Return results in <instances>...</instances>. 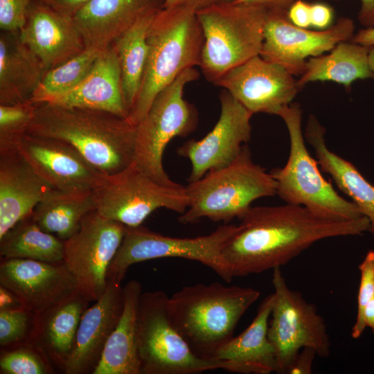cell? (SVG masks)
Masks as SVG:
<instances>
[{"label":"cell","instance_id":"9","mask_svg":"<svg viewBox=\"0 0 374 374\" xmlns=\"http://www.w3.org/2000/svg\"><path fill=\"white\" fill-rule=\"evenodd\" d=\"M198 76L194 68L184 71L157 95L144 118L136 125L131 164L165 186L179 185L170 179L163 166L167 145L176 136H188L197 125V111L184 98V90Z\"/></svg>","mask_w":374,"mask_h":374},{"label":"cell","instance_id":"41","mask_svg":"<svg viewBox=\"0 0 374 374\" xmlns=\"http://www.w3.org/2000/svg\"><path fill=\"white\" fill-rule=\"evenodd\" d=\"M316 351L309 347L302 348L296 357L287 374H310Z\"/></svg>","mask_w":374,"mask_h":374},{"label":"cell","instance_id":"36","mask_svg":"<svg viewBox=\"0 0 374 374\" xmlns=\"http://www.w3.org/2000/svg\"><path fill=\"white\" fill-rule=\"evenodd\" d=\"M35 325L36 314L21 305L1 308V350L33 343Z\"/></svg>","mask_w":374,"mask_h":374},{"label":"cell","instance_id":"42","mask_svg":"<svg viewBox=\"0 0 374 374\" xmlns=\"http://www.w3.org/2000/svg\"><path fill=\"white\" fill-rule=\"evenodd\" d=\"M236 0H165V8H187L197 12L208 7L234 2Z\"/></svg>","mask_w":374,"mask_h":374},{"label":"cell","instance_id":"34","mask_svg":"<svg viewBox=\"0 0 374 374\" xmlns=\"http://www.w3.org/2000/svg\"><path fill=\"white\" fill-rule=\"evenodd\" d=\"M35 103L0 105V152L18 151L34 116Z\"/></svg>","mask_w":374,"mask_h":374},{"label":"cell","instance_id":"47","mask_svg":"<svg viewBox=\"0 0 374 374\" xmlns=\"http://www.w3.org/2000/svg\"><path fill=\"white\" fill-rule=\"evenodd\" d=\"M363 322L366 328H369L374 334V295L365 306Z\"/></svg>","mask_w":374,"mask_h":374},{"label":"cell","instance_id":"21","mask_svg":"<svg viewBox=\"0 0 374 374\" xmlns=\"http://www.w3.org/2000/svg\"><path fill=\"white\" fill-rule=\"evenodd\" d=\"M165 0H91L73 17L86 48L105 49L141 18L164 8Z\"/></svg>","mask_w":374,"mask_h":374},{"label":"cell","instance_id":"26","mask_svg":"<svg viewBox=\"0 0 374 374\" xmlns=\"http://www.w3.org/2000/svg\"><path fill=\"white\" fill-rule=\"evenodd\" d=\"M46 72L39 58L21 41L19 31L0 33V105L30 100Z\"/></svg>","mask_w":374,"mask_h":374},{"label":"cell","instance_id":"24","mask_svg":"<svg viewBox=\"0 0 374 374\" xmlns=\"http://www.w3.org/2000/svg\"><path fill=\"white\" fill-rule=\"evenodd\" d=\"M274 298V293L267 296L250 325L215 353L213 359L226 362V371L242 374L276 373V353L267 335Z\"/></svg>","mask_w":374,"mask_h":374},{"label":"cell","instance_id":"11","mask_svg":"<svg viewBox=\"0 0 374 374\" xmlns=\"http://www.w3.org/2000/svg\"><path fill=\"white\" fill-rule=\"evenodd\" d=\"M92 195L100 215L127 227L141 226L157 209L165 208L181 215L188 206L186 186L161 184L132 164L104 175Z\"/></svg>","mask_w":374,"mask_h":374},{"label":"cell","instance_id":"27","mask_svg":"<svg viewBox=\"0 0 374 374\" xmlns=\"http://www.w3.org/2000/svg\"><path fill=\"white\" fill-rule=\"evenodd\" d=\"M326 129L314 115L309 116L304 136L314 152L320 170L328 174L370 223L374 234V186L350 161L330 151L326 144Z\"/></svg>","mask_w":374,"mask_h":374},{"label":"cell","instance_id":"18","mask_svg":"<svg viewBox=\"0 0 374 374\" xmlns=\"http://www.w3.org/2000/svg\"><path fill=\"white\" fill-rule=\"evenodd\" d=\"M18 152L37 175L57 190L91 192L104 175L75 148L59 139L27 134Z\"/></svg>","mask_w":374,"mask_h":374},{"label":"cell","instance_id":"19","mask_svg":"<svg viewBox=\"0 0 374 374\" xmlns=\"http://www.w3.org/2000/svg\"><path fill=\"white\" fill-rule=\"evenodd\" d=\"M19 36L42 62L46 71L86 49L73 17L37 0H32L28 7Z\"/></svg>","mask_w":374,"mask_h":374},{"label":"cell","instance_id":"29","mask_svg":"<svg viewBox=\"0 0 374 374\" xmlns=\"http://www.w3.org/2000/svg\"><path fill=\"white\" fill-rule=\"evenodd\" d=\"M371 48L346 41L337 44L330 53L310 57L297 80L299 88L310 82L332 81L348 89L358 79L373 78L368 63Z\"/></svg>","mask_w":374,"mask_h":374},{"label":"cell","instance_id":"6","mask_svg":"<svg viewBox=\"0 0 374 374\" xmlns=\"http://www.w3.org/2000/svg\"><path fill=\"white\" fill-rule=\"evenodd\" d=\"M285 122L290 150L286 164L270 171L276 181V195L286 204L304 206L328 220L347 221L363 217L357 206L339 195L321 174L309 153L301 127L302 109L298 103L283 108L278 115Z\"/></svg>","mask_w":374,"mask_h":374},{"label":"cell","instance_id":"3","mask_svg":"<svg viewBox=\"0 0 374 374\" xmlns=\"http://www.w3.org/2000/svg\"><path fill=\"white\" fill-rule=\"evenodd\" d=\"M260 294L252 287L218 282L186 286L168 298L169 317L196 355L213 359Z\"/></svg>","mask_w":374,"mask_h":374},{"label":"cell","instance_id":"4","mask_svg":"<svg viewBox=\"0 0 374 374\" xmlns=\"http://www.w3.org/2000/svg\"><path fill=\"white\" fill-rule=\"evenodd\" d=\"M148 55L128 120L136 125L157 95L186 69L199 66L204 35L196 12L163 8L154 17L148 33Z\"/></svg>","mask_w":374,"mask_h":374},{"label":"cell","instance_id":"25","mask_svg":"<svg viewBox=\"0 0 374 374\" xmlns=\"http://www.w3.org/2000/svg\"><path fill=\"white\" fill-rule=\"evenodd\" d=\"M89 302L78 289L36 314L33 342L62 371L73 350L81 318Z\"/></svg>","mask_w":374,"mask_h":374},{"label":"cell","instance_id":"40","mask_svg":"<svg viewBox=\"0 0 374 374\" xmlns=\"http://www.w3.org/2000/svg\"><path fill=\"white\" fill-rule=\"evenodd\" d=\"M289 20L295 26L307 28L311 26L310 4L303 0H296L287 11Z\"/></svg>","mask_w":374,"mask_h":374},{"label":"cell","instance_id":"30","mask_svg":"<svg viewBox=\"0 0 374 374\" xmlns=\"http://www.w3.org/2000/svg\"><path fill=\"white\" fill-rule=\"evenodd\" d=\"M94 209L92 191L54 190L36 206L31 217L42 229L64 241L77 232L85 215Z\"/></svg>","mask_w":374,"mask_h":374},{"label":"cell","instance_id":"2","mask_svg":"<svg viewBox=\"0 0 374 374\" xmlns=\"http://www.w3.org/2000/svg\"><path fill=\"white\" fill-rule=\"evenodd\" d=\"M28 134L66 142L103 175L132 163L136 125L109 112L35 103Z\"/></svg>","mask_w":374,"mask_h":374},{"label":"cell","instance_id":"12","mask_svg":"<svg viewBox=\"0 0 374 374\" xmlns=\"http://www.w3.org/2000/svg\"><path fill=\"white\" fill-rule=\"evenodd\" d=\"M272 270L274 298L267 335L276 353V373L287 374L302 348H311L326 357L330 355L331 342L316 306L288 287L280 267Z\"/></svg>","mask_w":374,"mask_h":374},{"label":"cell","instance_id":"33","mask_svg":"<svg viewBox=\"0 0 374 374\" xmlns=\"http://www.w3.org/2000/svg\"><path fill=\"white\" fill-rule=\"evenodd\" d=\"M104 49L86 48L63 64L48 70L30 101L39 103L78 84L91 71Z\"/></svg>","mask_w":374,"mask_h":374},{"label":"cell","instance_id":"22","mask_svg":"<svg viewBox=\"0 0 374 374\" xmlns=\"http://www.w3.org/2000/svg\"><path fill=\"white\" fill-rule=\"evenodd\" d=\"M54 190L18 151L0 152V238Z\"/></svg>","mask_w":374,"mask_h":374},{"label":"cell","instance_id":"17","mask_svg":"<svg viewBox=\"0 0 374 374\" xmlns=\"http://www.w3.org/2000/svg\"><path fill=\"white\" fill-rule=\"evenodd\" d=\"M0 286L36 314L78 290L77 280L64 261L26 258H1Z\"/></svg>","mask_w":374,"mask_h":374},{"label":"cell","instance_id":"8","mask_svg":"<svg viewBox=\"0 0 374 374\" xmlns=\"http://www.w3.org/2000/svg\"><path fill=\"white\" fill-rule=\"evenodd\" d=\"M168 296L162 291L142 292L136 320L141 374H197L226 370V362L196 355L172 324Z\"/></svg>","mask_w":374,"mask_h":374},{"label":"cell","instance_id":"5","mask_svg":"<svg viewBox=\"0 0 374 374\" xmlns=\"http://www.w3.org/2000/svg\"><path fill=\"white\" fill-rule=\"evenodd\" d=\"M276 186L271 173L253 161L244 145L232 163L189 182L186 186L188 206L178 220L186 224L203 217L224 223L240 220L253 201L276 195Z\"/></svg>","mask_w":374,"mask_h":374},{"label":"cell","instance_id":"46","mask_svg":"<svg viewBox=\"0 0 374 374\" xmlns=\"http://www.w3.org/2000/svg\"><path fill=\"white\" fill-rule=\"evenodd\" d=\"M350 41L366 46H374V28H366L359 30Z\"/></svg>","mask_w":374,"mask_h":374},{"label":"cell","instance_id":"45","mask_svg":"<svg viewBox=\"0 0 374 374\" xmlns=\"http://www.w3.org/2000/svg\"><path fill=\"white\" fill-rule=\"evenodd\" d=\"M360 1L362 4L358 20L367 28H374V0Z\"/></svg>","mask_w":374,"mask_h":374},{"label":"cell","instance_id":"15","mask_svg":"<svg viewBox=\"0 0 374 374\" xmlns=\"http://www.w3.org/2000/svg\"><path fill=\"white\" fill-rule=\"evenodd\" d=\"M220 100V117L212 130L200 140L186 141L177 150L179 155L191 163L189 182L232 163L242 151V144L251 139L253 114L225 89Z\"/></svg>","mask_w":374,"mask_h":374},{"label":"cell","instance_id":"10","mask_svg":"<svg viewBox=\"0 0 374 374\" xmlns=\"http://www.w3.org/2000/svg\"><path fill=\"white\" fill-rule=\"evenodd\" d=\"M237 225L224 224L211 233L195 238L163 235L141 226L127 227L122 243L109 268L108 280L121 283L135 263L160 258H181L198 261L227 283L233 278L222 249Z\"/></svg>","mask_w":374,"mask_h":374},{"label":"cell","instance_id":"37","mask_svg":"<svg viewBox=\"0 0 374 374\" xmlns=\"http://www.w3.org/2000/svg\"><path fill=\"white\" fill-rule=\"evenodd\" d=\"M360 282L357 294V310L355 322L352 328L351 337L359 339L366 327L363 322L365 306L374 295V251L369 250L358 266Z\"/></svg>","mask_w":374,"mask_h":374},{"label":"cell","instance_id":"38","mask_svg":"<svg viewBox=\"0 0 374 374\" xmlns=\"http://www.w3.org/2000/svg\"><path fill=\"white\" fill-rule=\"evenodd\" d=\"M32 0H0V29L19 31L24 26Z\"/></svg>","mask_w":374,"mask_h":374},{"label":"cell","instance_id":"28","mask_svg":"<svg viewBox=\"0 0 374 374\" xmlns=\"http://www.w3.org/2000/svg\"><path fill=\"white\" fill-rule=\"evenodd\" d=\"M141 284L128 281L123 287L121 318L109 336L92 374H141L137 348L136 320Z\"/></svg>","mask_w":374,"mask_h":374},{"label":"cell","instance_id":"7","mask_svg":"<svg viewBox=\"0 0 374 374\" xmlns=\"http://www.w3.org/2000/svg\"><path fill=\"white\" fill-rule=\"evenodd\" d=\"M267 10L228 3L196 12L203 35L200 68L213 84L223 74L259 55Z\"/></svg>","mask_w":374,"mask_h":374},{"label":"cell","instance_id":"1","mask_svg":"<svg viewBox=\"0 0 374 374\" xmlns=\"http://www.w3.org/2000/svg\"><path fill=\"white\" fill-rule=\"evenodd\" d=\"M240 220L222 249L233 278L281 267L319 240L361 235L370 229L365 216L332 220L290 204L251 206Z\"/></svg>","mask_w":374,"mask_h":374},{"label":"cell","instance_id":"20","mask_svg":"<svg viewBox=\"0 0 374 374\" xmlns=\"http://www.w3.org/2000/svg\"><path fill=\"white\" fill-rule=\"evenodd\" d=\"M124 305L121 283L108 280L104 294L84 311L77 331L73 350L63 372L92 374L106 343L116 328Z\"/></svg>","mask_w":374,"mask_h":374},{"label":"cell","instance_id":"13","mask_svg":"<svg viewBox=\"0 0 374 374\" xmlns=\"http://www.w3.org/2000/svg\"><path fill=\"white\" fill-rule=\"evenodd\" d=\"M125 231L126 226L94 209L85 215L77 232L64 241V262L90 302L97 301L107 289L108 270Z\"/></svg>","mask_w":374,"mask_h":374},{"label":"cell","instance_id":"35","mask_svg":"<svg viewBox=\"0 0 374 374\" xmlns=\"http://www.w3.org/2000/svg\"><path fill=\"white\" fill-rule=\"evenodd\" d=\"M54 366L34 343L1 350V374H49Z\"/></svg>","mask_w":374,"mask_h":374},{"label":"cell","instance_id":"39","mask_svg":"<svg viewBox=\"0 0 374 374\" xmlns=\"http://www.w3.org/2000/svg\"><path fill=\"white\" fill-rule=\"evenodd\" d=\"M333 10L326 3L316 2L310 4L311 26L325 30L330 27L333 19Z\"/></svg>","mask_w":374,"mask_h":374},{"label":"cell","instance_id":"32","mask_svg":"<svg viewBox=\"0 0 374 374\" xmlns=\"http://www.w3.org/2000/svg\"><path fill=\"white\" fill-rule=\"evenodd\" d=\"M31 215L0 238L1 258L64 261V241L42 229Z\"/></svg>","mask_w":374,"mask_h":374},{"label":"cell","instance_id":"43","mask_svg":"<svg viewBox=\"0 0 374 374\" xmlns=\"http://www.w3.org/2000/svg\"><path fill=\"white\" fill-rule=\"evenodd\" d=\"M41 1L60 13L73 17V15L91 0H37Z\"/></svg>","mask_w":374,"mask_h":374},{"label":"cell","instance_id":"44","mask_svg":"<svg viewBox=\"0 0 374 374\" xmlns=\"http://www.w3.org/2000/svg\"><path fill=\"white\" fill-rule=\"evenodd\" d=\"M296 0H236L234 3L260 6L268 10L287 11L290 6Z\"/></svg>","mask_w":374,"mask_h":374},{"label":"cell","instance_id":"48","mask_svg":"<svg viewBox=\"0 0 374 374\" xmlns=\"http://www.w3.org/2000/svg\"><path fill=\"white\" fill-rule=\"evenodd\" d=\"M368 63L374 78V46L371 47L368 53Z\"/></svg>","mask_w":374,"mask_h":374},{"label":"cell","instance_id":"16","mask_svg":"<svg viewBox=\"0 0 374 374\" xmlns=\"http://www.w3.org/2000/svg\"><path fill=\"white\" fill-rule=\"evenodd\" d=\"M213 84L223 87L253 114L278 116L299 89L293 75L260 55L229 70Z\"/></svg>","mask_w":374,"mask_h":374},{"label":"cell","instance_id":"31","mask_svg":"<svg viewBox=\"0 0 374 374\" xmlns=\"http://www.w3.org/2000/svg\"><path fill=\"white\" fill-rule=\"evenodd\" d=\"M157 13L139 19L111 44L119 61L123 96L127 114L139 89L148 55V33Z\"/></svg>","mask_w":374,"mask_h":374},{"label":"cell","instance_id":"14","mask_svg":"<svg viewBox=\"0 0 374 374\" xmlns=\"http://www.w3.org/2000/svg\"><path fill=\"white\" fill-rule=\"evenodd\" d=\"M260 56L285 68L293 75H301L306 58L322 55L340 42L350 40L355 26L348 17L322 30H310L293 24L287 11L267 9Z\"/></svg>","mask_w":374,"mask_h":374},{"label":"cell","instance_id":"23","mask_svg":"<svg viewBox=\"0 0 374 374\" xmlns=\"http://www.w3.org/2000/svg\"><path fill=\"white\" fill-rule=\"evenodd\" d=\"M42 103L106 111L127 118L119 61L112 45L102 51L90 73L78 84Z\"/></svg>","mask_w":374,"mask_h":374}]
</instances>
